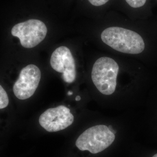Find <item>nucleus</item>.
I'll return each instance as SVG.
<instances>
[{"mask_svg": "<svg viewBox=\"0 0 157 157\" xmlns=\"http://www.w3.org/2000/svg\"><path fill=\"white\" fill-rule=\"evenodd\" d=\"M41 78L39 67L30 64L23 67L13 86V92L17 99L25 100L33 95Z\"/></svg>", "mask_w": 157, "mask_h": 157, "instance_id": "obj_5", "label": "nucleus"}, {"mask_svg": "<svg viewBox=\"0 0 157 157\" xmlns=\"http://www.w3.org/2000/svg\"><path fill=\"white\" fill-rule=\"evenodd\" d=\"M72 94V92H69V95H71Z\"/></svg>", "mask_w": 157, "mask_h": 157, "instance_id": "obj_12", "label": "nucleus"}, {"mask_svg": "<svg viewBox=\"0 0 157 157\" xmlns=\"http://www.w3.org/2000/svg\"><path fill=\"white\" fill-rule=\"evenodd\" d=\"M102 41L115 50L129 54H138L145 48L140 35L134 31L119 27H110L101 33Z\"/></svg>", "mask_w": 157, "mask_h": 157, "instance_id": "obj_1", "label": "nucleus"}, {"mask_svg": "<svg viewBox=\"0 0 157 157\" xmlns=\"http://www.w3.org/2000/svg\"><path fill=\"white\" fill-rule=\"evenodd\" d=\"M80 99H81V97L78 95L76 97V101H79V100H80Z\"/></svg>", "mask_w": 157, "mask_h": 157, "instance_id": "obj_11", "label": "nucleus"}, {"mask_svg": "<svg viewBox=\"0 0 157 157\" xmlns=\"http://www.w3.org/2000/svg\"><path fill=\"white\" fill-rule=\"evenodd\" d=\"M152 157H157V154H155L154 156Z\"/></svg>", "mask_w": 157, "mask_h": 157, "instance_id": "obj_13", "label": "nucleus"}, {"mask_svg": "<svg viewBox=\"0 0 157 157\" xmlns=\"http://www.w3.org/2000/svg\"><path fill=\"white\" fill-rule=\"evenodd\" d=\"M115 135L103 124L92 126L78 136L76 146L80 151L97 154L105 150L115 140Z\"/></svg>", "mask_w": 157, "mask_h": 157, "instance_id": "obj_3", "label": "nucleus"}, {"mask_svg": "<svg viewBox=\"0 0 157 157\" xmlns=\"http://www.w3.org/2000/svg\"><path fill=\"white\" fill-rule=\"evenodd\" d=\"M51 66L57 72L62 73V78L67 83H72L76 78V64L71 50L61 46L54 51L51 56Z\"/></svg>", "mask_w": 157, "mask_h": 157, "instance_id": "obj_7", "label": "nucleus"}, {"mask_svg": "<svg viewBox=\"0 0 157 157\" xmlns=\"http://www.w3.org/2000/svg\"><path fill=\"white\" fill-rule=\"evenodd\" d=\"M74 117L69 108L59 105L47 109L40 116V125L48 132L67 129L73 124Z\"/></svg>", "mask_w": 157, "mask_h": 157, "instance_id": "obj_6", "label": "nucleus"}, {"mask_svg": "<svg viewBox=\"0 0 157 157\" xmlns=\"http://www.w3.org/2000/svg\"><path fill=\"white\" fill-rule=\"evenodd\" d=\"M129 6L132 8H140L146 4L147 0H125Z\"/></svg>", "mask_w": 157, "mask_h": 157, "instance_id": "obj_9", "label": "nucleus"}, {"mask_svg": "<svg viewBox=\"0 0 157 157\" xmlns=\"http://www.w3.org/2000/svg\"><path fill=\"white\" fill-rule=\"evenodd\" d=\"M10 99L5 89L0 84V109H4L8 106Z\"/></svg>", "mask_w": 157, "mask_h": 157, "instance_id": "obj_8", "label": "nucleus"}, {"mask_svg": "<svg viewBox=\"0 0 157 157\" xmlns=\"http://www.w3.org/2000/svg\"><path fill=\"white\" fill-rule=\"evenodd\" d=\"M93 6H101L105 4L109 0H88Z\"/></svg>", "mask_w": 157, "mask_h": 157, "instance_id": "obj_10", "label": "nucleus"}, {"mask_svg": "<svg viewBox=\"0 0 157 157\" xmlns=\"http://www.w3.org/2000/svg\"><path fill=\"white\" fill-rule=\"evenodd\" d=\"M118 72L119 66L114 59L107 56L101 57L93 65L91 79L101 93L111 95L116 90Z\"/></svg>", "mask_w": 157, "mask_h": 157, "instance_id": "obj_2", "label": "nucleus"}, {"mask_svg": "<svg viewBox=\"0 0 157 157\" xmlns=\"http://www.w3.org/2000/svg\"><path fill=\"white\" fill-rule=\"evenodd\" d=\"M11 33L13 36L19 39L23 47L32 48L44 40L47 33V28L43 22L31 19L16 24L12 29Z\"/></svg>", "mask_w": 157, "mask_h": 157, "instance_id": "obj_4", "label": "nucleus"}]
</instances>
